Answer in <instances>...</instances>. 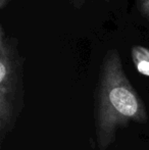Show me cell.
<instances>
[{
  "instance_id": "4",
  "label": "cell",
  "mask_w": 149,
  "mask_h": 150,
  "mask_svg": "<svg viewBox=\"0 0 149 150\" xmlns=\"http://www.w3.org/2000/svg\"><path fill=\"white\" fill-rule=\"evenodd\" d=\"M137 9L143 18L149 20V0H137Z\"/></svg>"
},
{
  "instance_id": "3",
  "label": "cell",
  "mask_w": 149,
  "mask_h": 150,
  "mask_svg": "<svg viewBox=\"0 0 149 150\" xmlns=\"http://www.w3.org/2000/svg\"><path fill=\"white\" fill-rule=\"evenodd\" d=\"M131 58L136 71L149 78V48L143 45H134L131 49Z\"/></svg>"
},
{
  "instance_id": "1",
  "label": "cell",
  "mask_w": 149,
  "mask_h": 150,
  "mask_svg": "<svg viewBox=\"0 0 149 150\" xmlns=\"http://www.w3.org/2000/svg\"><path fill=\"white\" fill-rule=\"evenodd\" d=\"M145 103L126 75L117 49L103 56L94 95V129L98 150H107L119 130L148 122Z\"/></svg>"
},
{
  "instance_id": "2",
  "label": "cell",
  "mask_w": 149,
  "mask_h": 150,
  "mask_svg": "<svg viewBox=\"0 0 149 150\" xmlns=\"http://www.w3.org/2000/svg\"><path fill=\"white\" fill-rule=\"evenodd\" d=\"M25 106L24 63L16 41L0 27V141L13 131Z\"/></svg>"
},
{
  "instance_id": "5",
  "label": "cell",
  "mask_w": 149,
  "mask_h": 150,
  "mask_svg": "<svg viewBox=\"0 0 149 150\" xmlns=\"http://www.w3.org/2000/svg\"><path fill=\"white\" fill-rule=\"evenodd\" d=\"M10 1H11V0H0V8L4 9V8L8 5V3H9Z\"/></svg>"
}]
</instances>
